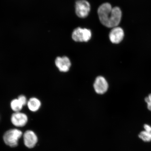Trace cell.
Returning <instances> with one entry per match:
<instances>
[{
	"instance_id": "6da1fadb",
	"label": "cell",
	"mask_w": 151,
	"mask_h": 151,
	"mask_svg": "<svg viewBox=\"0 0 151 151\" xmlns=\"http://www.w3.org/2000/svg\"><path fill=\"white\" fill-rule=\"evenodd\" d=\"M98 13L101 24L107 27H117L121 20L122 12L120 9L118 7H112L108 3L100 6Z\"/></svg>"
},
{
	"instance_id": "7a4b0ae2",
	"label": "cell",
	"mask_w": 151,
	"mask_h": 151,
	"mask_svg": "<svg viewBox=\"0 0 151 151\" xmlns=\"http://www.w3.org/2000/svg\"><path fill=\"white\" fill-rule=\"evenodd\" d=\"M22 132L20 130L14 129L6 132L3 136L4 141L6 144L11 147L17 146L19 139L22 137Z\"/></svg>"
},
{
	"instance_id": "3957f363",
	"label": "cell",
	"mask_w": 151,
	"mask_h": 151,
	"mask_svg": "<svg viewBox=\"0 0 151 151\" xmlns=\"http://www.w3.org/2000/svg\"><path fill=\"white\" fill-rule=\"evenodd\" d=\"M91 32L90 30L86 28H77L73 31L72 38L76 42H88L91 37Z\"/></svg>"
},
{
	"instance_id": "277c9868",
	"label": "cell",
	"mask_w": 151,
	"mask_h": 151,
	"mask_svg": "<svg viewBox=\"0 0 151 151\" xmlns=\"http://www.w3.org/2000/svg\"><path fill=\"white\" fill-rule=\"evenodd\" d=\"M90 10V4L86 0H78L76 3V13L79 17L84 18L87 17Z\"/></svg>"
},
{
	"instance_id": "5b68a950",
	"label": "cell",
	"mask_w": 151,
	"mask_h": 151,
	"mask_svg": "<svg viewBox=\"0 0 151 151\" xmlns=\"http://www.w3.org/2000/svg\"><path fill=\"white\" fill-rule=\"evenodd\" d=\"M28 117L25 113L21 112H14L11 116V122L15 126L22 127L27 124Z\"/></svg>"
},
{
	"instance_id": "8992f818",
	"label": "cell",
	"mask_w": 151,
	"mask_h": 151,
	"mask_svg": "<svg viewBox=\"0 0 151 151\" xmlns=\"http://www.w3.org/2000/svg\"><path fill=\"white\" fill-rule=\"evenodd\" d=\"M93 86L94 90L98 94H103L107 91L108 88V84L105 79L102 76H99L96 78Z\"/></svg>"
},
{
	"instance_id": "52a82bcc",
	"label": "cell",
	"mask_w": 151,
	"mask_h": 151,
	"mask_svg": "<svg viewBox=\"0 0 151 151\" xmlns=\"http://www.w3.org/2000/svg\"><path fill=\"white\" fill-rule=\"evenodd\" d=\"M109 34V38L111 42L118 44L122 40L124 33L122 28L117 26L113 28Z\"/></svg>"
},
{
	"instance_id": "ba28073f",
	"label": "cell",
	"mask_w": 151,
	"mask_h": 151,
	"mask_svg": "<svg viewBox=\"0 0 151 151\" xmlns=\"http://www.w3.org/2000/svg\"><path fill=\"white\" fill-rule=\"evenodd\" d=\"M55 64L58 70L62 72H67L68 71L71 65L70 60L66 56L57 58Z\"/></svg>"
},
{
	"instance_id": "9c48e42d",
	"label": "cell",
	"mask_w": 151,
	"mask_h": 151,
	"mask_svg": "<svg viewBox=\"0 0 151 151\" xmlns=\"http://www.w3.org/2000/svg\"><path fill=\"white\" fill-rule=\"evenodd\" d=\"M23 137L24 144L28 148H33L37 144V138L33 131H26L24 134Z\"/></svg>"
},
{
	"instance_id": "30bf717a",
	"label": "cell",
	"mask_w": 151,
	"mask_h": 151,
	"mask_svg": "<svg viewBox=\"0 0 151 151\" xmlns=\"http://www.w3.org/2000/svg\"><path fill=\"white\" fill-rule=\"evenodd\" d=\"M28 109L32 112H35L39 110L41 106L40 100L35 97H32L28 101L27 104Z\"/></svg>"
},
{
	"instance_id": "8fae6325",
	"label": "cell",
	"mask_w": 151,
	"mask_h": 151,
	"mask_svg": "<svg viewBox=\"0 0 151 151\" xmlns=\"http://www.w3.org/2000/svg\"><path fill=\"white\" fill-rule=\"evenodd\" d=\"M23 106H24L17 99H13L11 102V108L14 112H20L23 108Z\"/></svg>"
},
{
	"instance_id": "7c38bea8",
	"label": "cell",
	"mask_w": 151,
	"mask_h": 151,
	"mask_svg": "<svg viewBox=\"0 0 151 151\" xmlns=\"http://www.w3.org/2000/svg\"><path fill=\"white\" fill-rule=\"evenodd\" d=\"M139 137L143 141L148 142L151 141V133H149L145 131H142L139 134Z\"/></svg>"
},
{
	"instance_id": "4fadbf2b",
	"label": "cell",
	"mask_w": 151,
	"mask_h": 151,
	"mask_svg": "<svg viewBox=\"0 0 151 151\" xmlns=\"http://www.w3.org/2000/svg\"><path fill=\"white\" fill-rule=\"evenodd\" d=\"M17 99L20 102L22 103V104L24 106L26 105H27L28 101L27 98L24 95H20L18 96Z\"/></svg>"
},
{
	"instance_id": "5bb4252c",
	"label": "cell",
	"mask_w": 151,
	"mask_h": 151,
	"mask_svg": "<svg viewBox=\"0 0 151 151\" xmlns=\"http://www.w3.org/2000/svg\"><path fill=\"white\" fill-rule=\"evenodd\" d=\"M146 101L148 104V109L151 111V94L149 95L148 98H146Z\"/></svg>"
},
{
	"instance_id": "9a60e30c",
	"label": "cell",
	"mask_w": 151,
	"mask_h": 151,
	"mask_svg": "<svg viewBox=\"0 0 151 151\" xmlns=\"http://www.w3.org/2000/svg\"><path fill=\"white\" fill-rule=\"evenodd\" d=\"M144 127L145 131L149 133H151V127L148 124H145L144 125Z\"/></svg>"
}]
</instances>
